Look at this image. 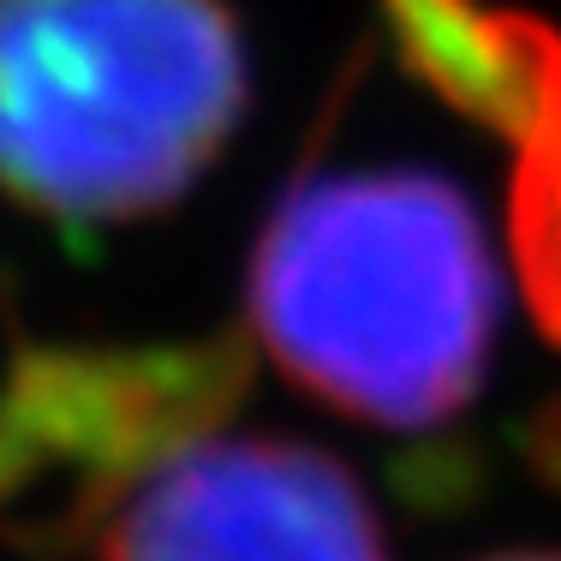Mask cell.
I'll return each mask as SVG.
<instances>
[{"label":"cell","mask_w":561,"mask_h":561,"mask_svg":"<svg viewBox=\"0 0 561 561\" xmlns=\"http://www.w3.org/2000/svg\"><path fill=\"white\" fill-rule=\"evenodd\" d=\"M102 561H389L341 460L275 436H197L108 507Z\"/></svg>","instance_id":"3957f363"},{"label":"cell","mask_w":561,"mask_h":561,"mask_svg":"<svg viewBox=\"0 0 561 561\" xmlns=\"http://www.w3.org/2000/svg\"><path fill=\"white\" fill-rule=\"evenodd\" d=\"M245 311L299 389L365 424L424 431L484 382L496 263L443 173H311L263 227Z\"/></svg>","instance_id":"6da1fadb"},{"label":"cell","mask_w":561,"mask_h":561,"mask_svg":"<svg viewBox=\"0 0 561 561\" xmlns=\"http://www.w3.org/2000/svg\"><path fill=\"white\" fill-rule=\"evenodd\" d=\"M221 0H0V192L55 221L168 209L239 131Z\"/></svg>","instance_id":"7a4b0ae2"},{"label":"cell","mask_w":561,"mask_h":561,"mask_svg":"<svg viewBox=\"0 0 561 561\" xmlns=\"http://www.w3.org/2000/svg\"><path fill=\"white\" fill-rule=\"evenodd\" d=\"M490 561H561L556 550H519V556H490Z\"/></svg>","instance_id":"277c9868"}]
</instances>
